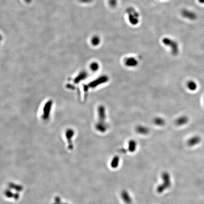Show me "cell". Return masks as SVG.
Segmentation results:
<instances>
[{"label":"cell","mask_w":204,"mask_h":204,"mask_svg":"<svg viewBox=\"0 0 204 204\" xmlns=\"http://www.w3.org/2000/svg\"></svg>","instance_id":"obj_12"},{"label":"cell","mask_w":204,"mask_h":204,"mask_svg":"<svg viewBox=\"0 0 204 204\" xmlns=\"http://www.w3.org/2000/svg\"><path fill=\"white\" fill-rule=\"evenodd\" d=\"M189 122V118L186 116H182L179 117L176 121L177 124L182 126L187 124Z\"/></svg>","instance_id":"obj_4"},{"label":"cell","mask_w":204,"mask_h":204,"mask_svg":"<svg viewBox=\"0 0 204 204\" xmlns=\"http://www.w3.org/2000/svg\"><path fill=\"white\" fill-rule=\"evenodd\" d=\"M136 142L134 141H131L129 143V149L131 152H133L136 150Z\"/></svg>","instance_id":"obj_8"},{"label":"cell","mask_w":204,"mask_h":204,"mask_svg":"<svg viewBox=\"0 0 204 204\" xmlns=\"http://www.w3.org/2000/svg\"><path fill=\"white\" fill-rule=\"evenodd\" d=\"M92 42L93 45H97L100 42V39L98 37H93L92 39Z\"/></svg>","instance_id":"obj_9"},{"label":"cell","mask_w":204,"mask_h":204,"mask_svg":"<svg viewBox=\"0 0 204 204\" xmlns=\"http://www.w3.org/2000/svg\"><path fill=\"white\" fill-rule=\"evenodd\" d=\"M119 164V158L118 156H115L112 160L110 163L111 167L113 168H116L118 167Z\"/></svg>","instance_id":"obj_6"},{"label":"cell","mask_w":204,"mask_h":204,"mask_svg":"<svg viewBox=\"0 0 204 204\" xmlns=\"http://www.w3.org/2000/svg\"><path fill=\"white\" fill-rule=\"evenodd\" d=\"M122 198L126 204H130L132 202L131 198L127 191L123 190L121 194Z\"/></svg>","instance_id":"obj_3"},{"label":"cell","mask_w":204,"mask_h":204,"mask_svg":"<svg viewBox=\"0 0 204 204\" xmlns=\"http://www.w3.org/2000/svg\"><path fill=\"white\" fill-rule=\"evenodd\" d=\"M91 69L92 70H93L94 71H96V70L98 69V65H97V64H96V63H94L92 64L91 65Z\"/></svg>","instance_id":"obj_11"},{"label":"cell","mask_w":204,"mask_h":204,"mask_svg":"<svg viewBox=\"0 0 204 204\" xmlns=\"http://www.w3.org/2000/svg\"><path fill=\"white\" fill-rule=\"evenodd\" d=\"M126 64L128 66H132L133 67V66H136L137 65V60L133 58H128L126 62Z\"/></svg>","instance_id":"obj_7"},{"label":"cell","mask_w":204,"mask_h":204,"mask_svg":"<svg viewBox=\"0 0 204 204\" xmlns=\"http://www.w3.org/2000/svg\"><path fill=\"white\" fill-rule=\"evenodd\" d=\"M162 178L164 181V183L158 187L157 190L158 192H163L166 189L168 188L171 185L170 176L167 173H164L162 174Z\"/></svg>","instance_id":"obj_1"},{"label":"cell","mask_w":204,"mask_h":204,"mask_svg":"<svg viewBox=\"0 0 204 204\" xmlns=\"http://www.w3.org/2000/svg\"><path fill=\"white\" fill-rule=\"evenodd\" d=\"M200 142V138L198 136H194L190 138L188 141V144L190 147L194 146L198 144Z\"/></svg>","instance_id":"obj_2"},{"label":"cell","mask_w":204,"mask_h":204,"mask_svg":"<svg viewBox=\"0 0 204 204\" xmlns=\"http://www.w3.org/2000/svg\"><path fill=\"white\" fill-rule=\"evenodd\" d=\"M156 123L157 124L159 125H162L164 124V121L163 120V119H161V118H158L156 120Z\"/></svg>","instance_id":"obj_10"},{"label":"cell","mask_w":204,"mask_h":204,"mask_svg":"<svg viewBox=\"0 0 204 204\" xmlns=\"http://www.w3.org/2000/svg\"><path fill=\"white\" fill-rule=\"evenodd\" d=\"M187 88L191 91H195L198 88L197 83L194 80H190L187 83Z\"/></svg>","instance_id":"obj_5"}]
</instances>
